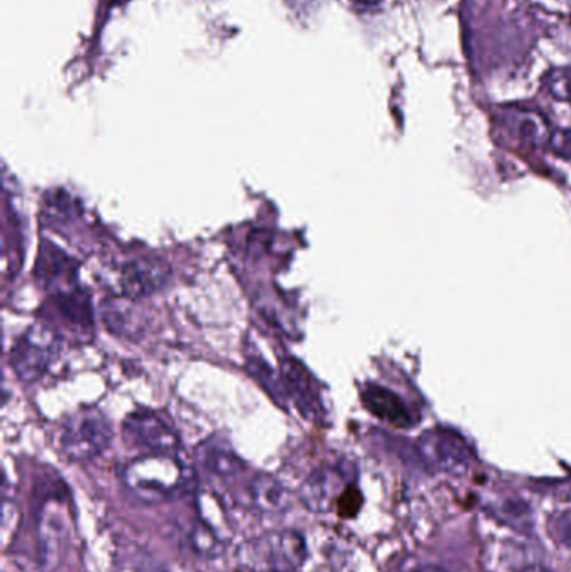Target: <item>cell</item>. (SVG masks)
<instances>
[{"label": "cell", "mask_w": 571, "mask_h": 572, "mask_svg": "<svg viewBox=\"0 0 571 572\" xmlns=\"http://www.w3.org/2000/svg\"><path fill=\"white\" fill-rule=\"evenodd\" d=\"M34 517H36L39 561L46 569L56 568L69 540L68 485L57 472H43L34 484Z\"/></svg>", "instance_id": "1"}, {"label": "cell", "mask_w": 571, "mask_h": 572, "mask_svg": "<svg viewBox=\"0 0 571 572\" xmlns=\"http://www.w3.org/2000/svg\"><path fill=\"white\" fill-rule=\"evenodd\" d=\"M126 488L145 502L171 501L189 491L193 476L174 456L145 454L123 469Z\"/></svg>", "instance_id": "2"}, {"label": "cell", "mask_w": 571, "mask_h": 572, "mask_svg": "<svg viewBox=\"0 0 571 572\" xmlns=\"http://www.w3.org/2000/svg\"><path fill=\"white\" fill-rule=\"evenodd\" d=\"M113 441V427L101 410L82 409L66 421L61 449L66 459L84 464L100 457Z\"/></svg>", "instance_id": "3"}, {"label": "cell", "mask_w": 571, "mask_h": 572, "mask_svg": "<svg viewBox=\"0 0 571 572\" xmlns=\"http://www.w3.org/2000/svg\"><path fill=\"white\" fill-rule=\"evenodd\" d=\"M61 348L56 332L44 325H33L12 348L11 364L22 381H37L49 370Z\"/></svg>", "instance_id": "4"}, {"label": "cell", "mask_w": 571, "mask_h": 572, "mask_svg": "<svg viewBox=\"0 0 571 572\" xmlns=\"http://www.w3.org/2000/svg\"><path fill=\"white\" fill-rule=\"evenodd\" d=\"M126 442L146 454H168L176 456L180 450V437L176 431L153 410H136L123 425Z\"/></svg>", "instance_id": "5"}, {"label": "cell", "mask_w": 571, "mask_h": 572, "mask_svg": "<svg viewBox=\"0 0 571 572\" xmlns=\"http://www.w3.org/2000/svg\"><path fill=\"white\" fill-rule=\"evenodd\" d=\"M419 450L431 467L453 476H465L471 467V450L461 435L434 428L419 438Z\"/></svg>", "instance_id": "6"}, {"label": "cell", "mask_w": 571, "mask_h": 572, "mask_svg": "<svg viewBox=\"0 0 571 572\" xmlns=\"http://www.w3.org/2000/svg\"><path fill=\"white\" fill-rule=\"evenodd\" d=\"M256 564L265 572H295L307 556L306 542L297 533H275L256 540Z\"/></svg>", "instance_id": "7"}, {"label": "cell", "mask_w": 571, "mask_h": 572, "mask_svg": "<svg viewBox=\"0 0 571 572\" xmlns=\"http://www.w3.org/2000/svg\"><path fill=\"white\" fill-rule=\"evenodd\" d=\"M170 279L171 266L163 259L142 256L132 260L122 270L123 295L139 300L160 291Z\"/></svg>", "instance_id": "8"}, {"label": "cell", "mask_w": 571, "mask_h": 572, "mask_svg": "<svg viewBox=\"0 0 571 572\" xmlns=\"http://www.w3.org/2000/svg\"><path fill=\"white\" fill-rule=\"evenodd\" d=\"M351 491L341 470L323 467L307 479L300 491V499L313 513H329L335 504H342Z\"/></svg>", "instance_id": "9"}, {"label": "cell", "mask_w": 571, "mask_h": 572, "mask_svg": "<svg viewBox=\"0 0 571 572\" xmlns=\"http://www.w3.org/2000/svg\"><path fill=\"white\" fill-rule=\"evenodd\" d=\"M195 459L206 472L220 479H230L243 469L242 460L238 459L230 444L218 435L206 438L196 447Z\"/></svg>", "instance_id": "10"}, {"label": "cell", "mask_w": 571, "mask_h": 572, "mask_svg": "<svg viewBox=\"0 0 571 572\" xmlns=\"http://www.w3.org/2000/svg\"><path fill=\"white\" fill-rule=\"evenodd\" d=\"M363 402L373 415L387 424L398 428H408L412 425L411 412H409L401 397L390 392L386 387L367 386L363 392Z\"/></svg>", "instance_id": "11"}, {"label": "cell", "mask_w": 571, "mask_h": 572, "mask_svg": "<svg viewBox=\"0 0 571 572\" xmlns=\"http://www.w3.org/2000/svg\"><path fill=\"white\" fill-rule=\"evenodd\" d=\"M103 320L111 332L126 339H135L142 332L141 310L135 305L133 298H107L101 305Z\"/></svg>", "instance_id": "12"}, {"label": "cell", "mask_w": 571, "mask_h": 572, "mask_svg": "<svg viewBox=\"0 0 571 572\" xmlns=\"http://www.w3.org/2000/svg\"><path fill=\"white\" fill-rule=\"evenodd\" d=\"M250 504L265 514L282 513L288 507V491L278 479L269 473H259L250 481L249 489Z\"/></svg>", "instance_id": "13"}, {"label": "cell", "mask_w": 571, "mask_h": 572, "mask_svg": "<svg viewBox=\"0 0 571 572\" xmlns=\"http://www.w3.org/2000/svg\"><path fill=\"white\" fill-rule=\"evenodd\" d=\"M507 126L519 141L532 148L550 145L551 127L547 117L538 111L516 110L507 116Z\"/></svg>", "instance_id": "14"}, {"label": "cell", "mask_w": 571, "mask_h": 572, "mask_svg": "<svg viewBox=\"0 0 571 572\" xmlns=\"http://www.w3.org/2000/svg\"><path fill=\"white\" fill-rule=\"evenodd\" d=\"M282 367H284L282 368V377H284L285 389L295 397L298 410L307 419L316 417L317 410H319V400L313 393L312 384H310L306 368L295 361H285Z\"/></svg>", "instance_id": "15"}, {"label": "cell", "mask_w": 571, "mask_h": 572, "mask_svg": "<svg viewBox=\"0 0 571 572\" xmlns=\"http://www.w3.org/2000/svg\"><path fill=\"white\" fill-rule=\"evenodd\" d=\"M76 263L69 259L65 251L44 241L37 260V276L46 285L54 286L59 282H68L75 285Z\"/></svg>", "instance_id": "16"}, {"label": "cell", "mask_w": 571, "mask_h": 572, "mask_svg": "<svg viewBox=\"0 0 571 572\" xmlns=\"http://www.w3.org/2000/svg\"><path fill=\"white\" fill-rule=\"evenodd\" d=\"M56 305L69 322L81 327L93 325L91 304H89L88 295L82 294L81 290L71 288V290L56 294Z\"/></svg>", "instance_id": "17"}, {"label": "cell", "mask_w": 571, "mask_h": 572, "mask_svg": "<svg viewBox=\"0 0 571 572\" xmlns=\"http://www.w3.org/2000/svg\"><path fill=\"white\" fill-rule=\"evenodd\" d=\"M190 545L193 551L198 552L199 556H217L220 551L221 545L214 527L206 523H196L190 530Z\"/></svg>", "instance_id": "18"}, {"label": "cell", "mask_w": 571, "mask_h": 572, "mask_svg": "<svg viewBox=\"0 0 571 572\" xmlns=\"http://www.w3.org/2000/svg\"><path fill=\"white\" fill-rule=\"evenodd\" d=\"M545 89L553 100L571 104V69L555 68L544 79Z\"/></svg>", "instance_id": "19"}, {"label": "cell", "mask_w": 571, "mask_h": 572, "mask_svg": "<svg viewBox=\"0 0 571 572\" xmlns=\"http://www.w3.org/2000/svg\"><path fill=\"white\" fill-rule=\"evenodd\" d=\"M46 211H49L54 218H59V213H62V218H71V216L79 215V208L76 203H72L71 196L66 195L65 191H56L50 193L46 199Z\"/></svg>", "instance_id": "20"}, {"label": "cell", "mask_w": 571, "mask_h": 572, "mask_svg": "<svg viewBox=\"0 0 571 572\" xmlns=\"http://www.w3.org/2000/svg\"><path fill=\"white\" fill-rule=\"evenodd\" d=\"M550 533L558 545L564 546L571 551V508L561 511L551 517Z\"/></svg>", "instance_id": "21"}, {"label": "cell", "mask_w": 571, "mask_h": 572, "mask_svg": "<svg viewBox=\"0 0 571 572\" xmlns=\"http://www.w3.org/2000/svg\"><path fill=\"white\" fill-rule=\"evenodd\" d=\"M550 146L555 155L571 161V129H557L551 133Z\"/></svg>", "instance_id": "22"}, {"label": "cell", "mask_w": 571, "mask_h": 572, "mask_svg": "<svg viewBox=\"0 0 571 572\" xmlns=\"http://www.w3.org/2000/svg\"><path fill=\"white\" fill-rule=\"evenodd\" d=\"M135 572H167V569H164L163 565L151 561V559H148V561H142L141 565H139Z\"/></svg>", "instance_id": "23"}, {"label": "cell", "mask_w": 571, "mask_h": 572, "mask_svg": "<svg viewBox=\"0 0 571 572\" xmlns=\"http://www.w3.org/2000/svg\"><path fill=\"white\" fill-rule=\"evenodd\" d=\"M351 2L361 11H370V9H376L380 4V0H351Z\"/></svg>", "instance_id": "24"}, {"label": "cell", "mask_w": 571, "mask_h": 572, "mask_svg": "<svg viewBox=\"0 0 571 572\" xmlns=\"http://www.w3.org/2000/svg\"><path fill=\"white\" fill-rule=\"evenodd\" d=\"M414 572H447L444 571L439 565H424V568H419L418 571Z\"/></svg>", "instance_id": "25"}, {"label": "cell", "mask_w": 571, "mask_h": 572, "mask_svg": "<svg viewBox=\"0 0 571 572\" xmlns=\"http://www.w3.org/2000/svg\"><path fill=\"white\" fill-rule=\"evenodd\" d=\"M525 572H551L550 569L544 568V565H529L525 569Z\"/></svg>", "instance_id": "26"}]
</instances>
